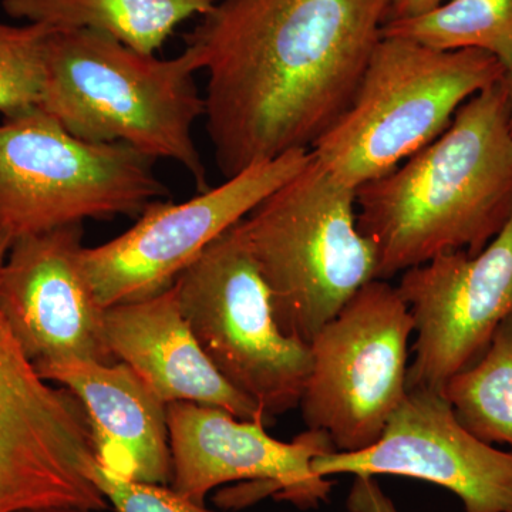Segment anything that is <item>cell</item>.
I'll return each instance as SVG.
<instances>
[{
  "label": "cell",
  "instance_id": "obj_8",
  "mask_svg": "<svg viewBox=\"0 0 512 512\" xmlns=\"http://www.w3.org/2000/svg\"><path fill=\"white\" fill-rule=\"evenodd\" d=\"M412 313L397 286L375 279L309 343L311 375L299 407L308 430L336 451L372 447L407 393Z\"/></svg>",
  "mask_w": 512,
  "mask_h": 512
},
{
  "label": "cell",
  "instance_id": "obj_11",
  "mask_svg": "<svg viewBox=\"0 0 512 512\" xmlns=\"http://www.w3.org/2000/svg\"><path fill=\"white\" fill-rule=\"evenodd\" d=\"M175 493L197 504L215 488L247 481L251 493L224 495L221 505L239 507L249 495L288 501L302 510L328 503L333 483L313 471L312 461L336 451L328 434L306 430L291 443L276 440L259 420H241L220 407L167 404Z\"/></svg>",
  "mask_w": 512,
  "mask_h": 512
},
{
  "label": "cell",
  "instance_id": "obj_14",
  "mask_svg": "<svg viewBox=\"0 0 512 512\" xmlns=\"http://www.w3.org/2000/svg\"><path fill=\"white\" fill-rule=\"evenodd\" d=\"M83 224L20 238L0 269V311L35 369L119 362L82 265Z\"/></svg>",
  "mask_w": 512,
  "mask_h": 512
},
{
  "label": "cell",
  "instance_id": "obj_7",
  "mask_svg": "<svg viewBox=\"0 0 512 512\" xmlns=\"http://www.w3.org/2000/svg\"><path fill=\"white\" fill-rule=\"evenodd\" d=\"M173 288L198 345L235 390L271 423L299 407L311 375V346L279 328L238 224L215 239Z\"/></svg>",
  "mask_w": 512,
  "mask_h": 512
},
{
  "label": "cell",
  "instance_id": "obj_3",
  "mask_svg": "<svg viewBox=\"0 0 512 512\" xmlns=\"http://www.w3.org/2000/svg\"><path fill=\"white\" fill-rule=\"evenodd\" d=\"M197 52L185 46L157 59L92 30H53L39 109L90 143H120L151 160L180 164L197 190L207 191V168L192 136L204 116L195 74Z\"/></svg>",
  "mask_w": 512,
  "mask_h": 512
},
{
  "label": "cell",
  "instance_id": "obj_19",
  "mask_svg": "<svg viewBox=\"0 0 512 512\" xmlns=\"http://www.w3.org/2000/svg\"><path fill=\"white\" fill-rule=\"evenodd\" d=\"M383 36L439 50H480L512 66V0H446L417 18L393 20Z\"/></svg>",
  "mask_w": 512,
  "mask_h": 512
},
{
  "label": "cell",
  "instance_id": "obj_12",
  "mask_svg": "<svg viewBox=\"0 0 512 512\" xmlns=\"http://www.w3.org/2000/svg\"><path fill=\"white\" fill-rule=\"evenodd\" d=\"M397 291L414 322L407 389L443 392L476 363L512 316V215L477 255L441 254L403 272Z\"/></svg>",
  "mask_w": 512,
  "mask_h": 512
},
{
  "label": "cell",
  "instance_id": "obj_15",
  "mask_svg": "<svg viewBox=\"0 0 512 512\" xmlns=\"http://www.w3.org/2000/svg\"><path fill=\"white\" fill-rule=\"evenodd\" d=\"M36 370L79 399L100 467L138 483L171 484L167 404L130 366L76 360Z\"/></svg>",
  "mask_w": 512,
  "mask_h": 512
},
{
  "label": "cell",
  "instance_id": "obj_25",
  "mask_svg": "<svg viewBox=\"0 0 512 512\" xmlns=\"http://www.w3.org/2000/svg\"><path fill=\"white\" fill-rule=\"evenodd\" d=\"M22 512H96L92 510H86V508L79 507H50V508H39V510H29Z\"/></svg>",
  "mask_w": 512,
  "mask_h": 512
},
{
  "label": "cell",
  "instance_id": "obj_17",
  "mask_svg": "<svg viewBox=\"0 0 512 512\" xmlns=\"http://www.w3.org/2000/svg\"><path fill=\"white\" fill-rule=\"evenodd\" d=\"M218 0H2L15 19L57 30H92L156 55L174 30L210 13Z\"/></svg>",
  "mask_w": 512,
  "mask_h": 512
},
{
  "label": "cell",
  "instance_id": "obj_13",
  "mask_svg": "<svg viewBox=\"0 0 512 512\" xmlns=\"http://www.w3.org/2000/svg\"><path fill=\"white\" fill-rule=\"evenodd\" d=\"M320 477L397 476L457 495L466 512H512V451L468 431L443 393L407 390L382 437L365 450L312 461Z\"/></svg>",
  "mask_w": 512,
  "mask_h": 512
},
{
  "label": "cell",
  "instance_id": "obj_4",
  "mask_svg": "<svg viewBox=\"0 0 512 512\" xmlns=\"http://www.w3.org/2000/svg\"><path fill=\"white\" fill-rule=\"evenodd\" d=\"M238 229L279 328L308 345L363 286L379 279L375 248L357 228L356 190L313 156Z\"/></svg>",
  "mask_w": 512,
  "mask_h": 512
},
{
  "label": "cell",
  "instance_id": "obj_6",
  "mask_svg": "<svg viewBox=\"0 0 512 512\" xmlns=\"http://www.w3.org/2000/svg\"><path fill=\"white\" fill-rule=\"evenodd\" d=\"M154 160L120 143H90L39 107L0 124V232L20 238L86 220L140 215L167 197Z\"/></svg>",
  "mask_w": 512,
  "mask_h": 512
},
{
  "label": "cell",
  "instance_id": "obj_10",
  "mask_svg": "<svg viewBox=\"0 0 512 512\" xmlns=\"http://www.w3.org/2000/svg\"><path fill=\"white\" fill-rule=\"evenodd\" d=\"M311 157V150L292 151L180 204L151 202L133 228L99 247H84L82 265L97 301L106 309L167 291L215 239L298 174Z\"/></svg>",
  "mask_w": 512,
  "mask_h": 512
},
{
  "label": "cell",
  "instance_id": "obj_24",
  "mask_svg": "<svg viewBox=\"0 0 512 512\" xmlns=\"http://www.w3.org/2000/svg\"><path fill=\"white\" fill-rule=\"evenodd\" d=\"M505 92H507L508 101V119H510V128L512 133V66L505 70L504 77Z\"/></svg>",
  "mask_w": 512,
  "mask_h": 512
},
{
  "label": "cell",
  "instance_id": "obj_21",
  "mask_svg": "<svg viewBox=\"0 0 512 512\" xmlns=\"http://www.w3.org/2000/svg\"><path fill=\"white\" fill-rule=\"evenodd\" d=\"M93 481L116 512H217L175 493L170 485L127 480L94 464Z\"/></svg>",
  "mask_w": 512,
  "mask_h": 512
},
{
  "label": "cell",
  "instance_id": "obj_1",
  "mask_svg": "<svg viewBox=\"0 0 512 512\" xmlns=\"http://www.w3.org/2000/svg\"><path fill=\"white\" fill-rule=\"evenodd\" d=\"M392 0H218L185 37L208 73L222 177L313 144L343 116Z\"/></svg>",
  "mask_w": 512,
  "mask_h": 512
},
{
  "label": "cell",
  "instance_id": "obj_2",
  "mask_svg": "<svg viewBox=\"0 0 512 512\" xmlns=\"http://www.w3.org/2000/svg\"><path fill=\"white\" fill-rule=\"evenodd\" d=\"M356 210L384 281L447 252L483 251L512 215L504 79L464 103L436 140L357 188Z\"/></svg>",
  "mask_w": 512,
  "mask_h": 512
},
{
  "label": "cell",
  "instance_id": "obj_22",
  "mask_svg": "<svg viewBox=\"0 0 512 512\" xmlns=\"http://www.w3.org/2000/svg\"><path fill=\"white\" fill-rule=\"evenodd\" d=\"M346 507L349 512H399L392 498L377 483L376 477H355Z\"/></svg>",
  "mask_w": 512,
  "mask_h": 512
},
{
  "label": "cell",
  "instance_id": "obj_23",
  "mask_svg": "<svg viewBox=\"0 0 512 512\" xmlns=\"http://www.w3.org/2000/svg\"><path fill=\"white\" fill-rule=\"evenodd\" d=\"M443 2L446 0H392L387 22L417 18V16L436 9Z\"/></svg>",
  "mask_w": 512,
  "mask_h": 512
},
{
  "label": "cell",
  "instance_id": "obj_16",
  "mask_svg": "<svg viewBox=\"0 0 512 512\" xmlns=\"http://www.w3.org/2000/svg\"><path fill=\"white\" fill-rule=\"evenodd\" d=\"M110 350L165 404L190 402L220 407L241 420L271 424L258 404L218 373L178 308L173 286L141 301L104 311Z\"/></svg>",
  "mask_w": 512,
  "mask_h": 512
},
{
  "label": "cell",
  "instance_id": "obj_18",
  "mask_svg": "<svg viewBox=\"0 0 512 512\" xmlns=\"http://www.w3.org/2000/svg\"><path fill=\"white\" fill-rule=\"evenodd\" d=\"M441 393L478 439L512 446V316L495 330L483 356L451 377Z\"/></svg>",
  "mask_w": 512,
  "mask_h": 512
},
{
  "label": "cell",
  "instance_id": "obj_20",
  "mask_svg": "<svg viewBox=\"0 0 512 512\" xmlns=\"http://www.w3.org/2000/svg\"><path fill=\"white\" fill-rule=\"evenodd\" d=\"M53 30L39 23H0V113L6 117L39 107Z\"/></svg>",
  "mask_w": 512,
  "mask_h": 512
},
{
  "label": "cell",
  "instance_id": "obj_9",
  "mask_svg": "<svg viewBox=\"0 0 512 512\" xmlns=\"http://www.w3.org/2000/svg\"><path fill=\"white\" fill-rule=\"evenodd\" d=\"M9 248L0 232V269ZM94 464L79 399L37 373L0 311V512L107 510L93 481Z\"/></svg>",
  "mask_w": 512,
  "mask_h": 512
},
{
  "label": "cell",
  "instance_id": "obj_5",
  "mask_svg": "<svg viewBox=\"0 0 512 512\" xmlns=\"http://www.w3.org/2000/svg\"><path fill=\"white\" fill-rule=\"evenodd\" d=\"M504 76L503 64L480 50L383 36L348 110L313 144L312 156L357 190L436 140L464 103Z\"/></svg>",
  "mask_w": 512,
  "mask_h": 512
}]
</instances>
